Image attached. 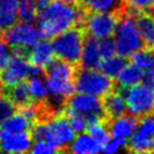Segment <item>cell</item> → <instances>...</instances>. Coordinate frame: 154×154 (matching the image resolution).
<instances>
[{
    "label": "cell",
    "instance_id": "1",
    "mask_svg": "<svg viewBox=\"0 0 154 154\" xmlns=\"http://www.w3.org/2000/svg\"><path fill=\"white\" fill-rule=\"evenodd\" d=\"M81 4H69L63 0H53L46 8L39 11L37 30L41 38L52 39L74 26L82 27L87 15Z\"/></svg>",
    "mask_w": 154,
    "mask_h": 154
},
{
    "label": "cell",
    "instance_id": "2",
    "mask_svg": "<svg viewBox=\"0 0 154 154\" xmlns=\"http://www.w3.org/2000/svg\"><path fill=\"white\" fill-rule=\"evenodd\" d=\"M33 140H43L55 146L57 152H69L77 133L64 115L51 116L34 124L30 131Z\"/></svg>",
    "mask_w": 154,
    "mask_h": 154
},
{
    "label": "cell",
    "instance_id": "3",
    "mask_svg": "<svg viewBox=\"0 0 154 154\" xmlns=\"http://www.w3.org/2000/svg\"><path fill=\"white\" fill-rule=\"evenodd\" d=\"M115 42L117 54L129 57L133 53L144 47L141 32L136 22V14L126 5L119 14V19L115 29Z\"/></svg>",
    "mask_w": 154,
    "mask_h": 154
},
{
    "label": "cell",
    "instance_id": "4",
    "mask_svg": "<svg viewBox=\"0 0 154 154\" xmlns=\"http://www.w3.org/2000/svg\"><path fill=\"white\" fill-rule=\"evenodd\" d=\"M85 39L86 33L80 26H74L59 34L51 42L55 57L78 65L81 59Z\"/></svg>",
    "mask_w": 154,
    "mask_h": 154
},
{
    "label": "cell",
    "instance_id": "5",
    "mask_svg": "<svg viewBox=\"0 0 154 154\" xmlns=\"http://www.w3.org/2000/svg\"><path fill=\"white\" fill-rule=\"evenodd\" d=\"M75 92L105 97L116 88L114 79L106 75L99 69H78L74 78Z\"/></svg>",
    "mask_w": 154,
    "mask_h": 154
},
{
    "label": "cell",
    "instance_id": "6",
    "mask_svg": "<svg viewBox=\"0 0 154 154\" xmlns=\"http://www.w3.org/2000/svg\"><path fill=\"white\" fill-rule=\"evenodd\" d=\"M4 41L13 48L14 54L24 55L28 57L30 48L41 38L37 28L34 24L15 23L13 26L0 33Z\"/></svg>",
    "mask_w": 154,
    "mask_h": 154
},
{
    "label": "cell",
    "instance_id": "7",
    "mask_svg": "<svg viewBox=\"0 0 154 154\" xmlns=\"http://www.w3.org/2000/svg\"><path fill=\"white\" fill-rule=\"evenodd\" d=\"M131 115L142 118L154 112V90L144 83H137L129 88L119 89Z\"/></svg>",
    "mask_w": 154,
    "mask_h": 154
},
{
    "label": "cell",
    "instance_id": "8",
    "mask_svg": "<svg viewBox=\"0 0 154 154\" xmlns=\"http://www.w3.org/2000/svg\"><path fill=\"white\" fill-rule=\"evenodd\" d=\"M65 107L85 116L88 125L97 122H108L103 108V103L100 97L89 94H72L66 100Z\"/></svg>",
    "mask_w": 154,
    "mask_h": 154
},
{
    "label": "cell",
    "instance_id": "9",
    "mask_svg": "<svg viewBox=\"0 0 154 154\" xmlns=\"http://www.w3.org/2000/svg\"><path fill=\"white\" fill-rule=\"evenodd\" d=\"M119 15L115 13H87L82 28L87 36L97 39L111 37L115 33Z\"/></svg>",
    "mask_w": 154,
    "mask_h": 154
},
{
    "label": "cell",
    "instance_id": "10",
    "mask_svg": "<svg viewBox=\"0 0 154 154\" xmlns=\"http://www.w3.org/2000/svg\"><path fill=\"white\" fill-rule=\"evenodd\" d=\"M127 150L134 153H154V112L138 122L136 131L127 143Z\"/></svg>",
    "mask_w": 154,
    "mask_h": 154
},
{
    "label": "cell",
    "instance_id": "11",
    "mask_svg": "<svg viewBox=\"0 0 154 154\" xmlns=\"http://www.w3.org/2000/svg\"><path fill=\"white\" fill-rule=\"evenodd\" d=\"M32 63L28 57L24 55L14 54L8 65L0 72V82L5 89L17 85L18 82L25 81L29 77V70Z\"/></svg>",
    "mask_w": 154,
    "mask_h": 154
},
{
    "label": "cell",
    "instance_id": "12",
    "mask_svg": "<svg viewBox=\"0 0 154 154\" xmlns=\"http://www.w3.org/2000/svg\"><path fill=\"white\" fill-rule=\"evenodd\" d=\"M33 145V136L28 131L8 133L0 129V152L26 153Z\"/></svg>",
    "mask_w": 154,
    "mask_h": 154
},
{
    "label": "cell",
    "instance_id": "13",
    "mask_svg": "<svg viewBox=\"0 0 154 154\" xmlns=\"http://www.w3.org/2000/svg\"><path fill=\"white\" fill-rule=\"evenodd\" d=\"M138 118L131 114H124V115L116 117L114 119L107 122L109 133L111 137L116 138H124L129 140L132 135L135 133L137 126H138Z\"/></svg>",
    "mask_w": 154,
    "mask_h": 154
},
{
    "label": "cell",
    "instance_id": "14",
    "mask_svg": "<svg viewBox=\"0 0 154 154\" xmlns=\"http://www.w3.org/2000/svg\"><path fill=\"white\" fill-rule=\"evenodd\" d=\"M28 60L32 64L37 65L44 70L51 64L55 60V54L50 39L39 38L38 42L30 48Z\"/></svg>",
    "mask_w": 154,
    "mask_h": 154
},
{
    "label": "cell",
    "instance_id": "15",
    "mask_svg": "<svg viewBox=\"0 0 154 154\" xmlns=\"http://www.w3.org/2000/svg\"><path fill=\"white\" fill-rule=\"evenodd\" d=\"M101 61L103 59L99 52V39L88 36L85 39L79 64L83 69H99Z\"/></svg>",
    "mask_w": 154,
    "mask_h": 154
},
{
    "label": "cell",
    "instance_id": "16",
    "mask_svg": "<svg viewBox=\"0 0 154 154\" xmlns=\"http://www.w3.org/2000/svg\"><path fill=\"white\" fill-rule=\"evenodd\" d=\"M103 98H105L103 100V108H105L106 117L108 120L114 119L116 117H119V116L126 114L127 105H126V100L120 90L118 91L115 88L110 94H106Z\"/></svg>",
    "mask_w": 154,
    "mask_h": 154
},
{
    "label": "cell",
    "instance_id": "17",
    "mask_svg": "<svg viewBox=\"0 0 154 154\" xmlns=\"http://www.w3.org/2000/svg\"><path fill=\"white\" fill-rule=\"evenodd\" d=\"M77 71V64L57 59L45 69V77H51L63 81H74Z\"/></svg>",
    "mask_w": 154,
    "mask_h": 154
},
{
    "label": "cell",
    "instance_id": "18",
    "mask_svg": "<svg viewBox=\"0 0 154 154\" xmlns=\"http://www.w3.org/2000/svg\"><path fill=\"white\" fill-rule=\"evenodd\" d=\"M103 146L100 145L98 142H96L90 136L88 133H79L75 135L73 142L70 145L69 152L75 154H96L103 152Z\"/></svg>",
    "mask_w": 154,
    "mask_h": 154
},
{
    "label": "cell",
    "instance_id": "19",
    "mask_svg": "<svg viewBox=\"0 0 154 154\" xmlns=\"http://www.w3.org/2000/svg\"><path fill=\"white\" fill-rule=\"evenodd\" d=\"M126 5V0H87L83 7L89 13H115L119 15Z\"/></svg>",
    "mask_w": 154,
    "mask_h": 154
},
{
    "label": "cell",
    "instance_id": "20",
    "mask_svg": "<svg viewBox=\"0 0 154 154\" xmlns=\"http://www.w3.org/2000/svg\"><path fill=\"white\" fill-rule=\"evenodd\" d=\"M20 0H0V33L18 20Z\"/></svg>",
    "mask_w": 154,
    "mask_h": 154
},
{
    "label": "cell",
    "instance_id": "21",
    "mask_svg": "<svg viewBox=\"0 0 154 154\" xmlns=\"http://www.w3.org/2000/svg\"><path fill=\"white\" fill-rule=\"evenodd\" d=\"M143 74H144V70L140 69L133 63H129V64L127 63L116 78L117 87H119V89H125V88L135 86L142 82Z\"/></svg>",
    "mask_w": 154,
    "mask_h": 154
},
{
    "label": "cell",
    "instance_id": "22",
    "mask_svg": "<svg viewBox=\"0 0 154 154\" xmlns=\"http://www.w3.org/2000/svg\"><path fill=\"white\" fill-rule=\"evenodd\" d=\"M34 124L24 114H22L20 111H18V112L16 111L15 114H13L0 125V129L8 133L25 132V131L30 132Z\"/></svg>",
    "mask_w": 154,
    "mask_h": 154
},
{
    "label": "cell",
    "instance_id": "23",
    "mask_svg": "<svg viewBox=\"0 0 154 154\" xmlns=\"http://www.w3.org/2000/svg\"><path fill=\"white\" fill-rule=\"evenodd\" d=\"M27 86H28V90H29V94L33 103H46L47 97H48V91H47L45 74L28 78Z\"/></svg>",
    "mask_w": 154,
    "mask_h": 154
},
{
    "label": "cell",
    "instance_id": "24",
    "mask_svg": "<svg viewBox=\"0 0 154 154\" xmlns=\"http://www.w3.org/2000/svg\"><path fill=\"white\" fill-rule=\"evenodd\" d=\"M6 90L8 91L7 97L13 101V103L17 107V109L25 107V106L33 103L29 90H28V86H27V82H18L17 85L10 87V88H7Z\"/></svg>",
    "mask_w": 154,
    "mask_h": 154
},
{
    "label": "cell",
    "instance_id": "25",
    "mask_svg": "<svg viewBox=\"0 0 154 154\" xmlns=\"http://www.w3.org/2000/svg\"><path fill=\"white\" fill-rule=\"evenodd\" d=\"M136 22L141 32L144 46L154 50V23L146 13H138Z\"/></svg>",
    "mask_w": 154,
    "mask_h": 154
},
{
    "label": "cell",
    "instance_id": "26",
    "mask_svg": "<svg viewBox=\"0 0 154 154\" xmlns=\"http://www.w3.org/2000/svg\"><path fill=\"white\" fill-rule=\"evenodd\" d=\"M126 64H127V57H124L119 54H115L110 57L103 59L100 63L99 70L111 79H116Z\"/></svg>",
    "mask_w": 154,
    "mask_h": 154
},
{
    "label": "cell",
    "instance_id": "27",
    "mask_svg": "<svg viewBox=\"0 0 154 154\" xmlns=\"http://www.w3.org/2000/svg\"><path fill=\"white\" fill-rule=\"evenodd\" d=\"M38 17V10L35 6L34 0H20L18 9V19L22 23L36 24Z\"/></svg>",
    "mask_w": 154,
    "mask_h": 154
},
{
    "label": "cell",
    "instance_id": "28",
    "mask_svg": "<svg viewBox=\"0 0 154 154\" xmlns=\"http://www.w3.org/2000/svg\"><path fill=\"white\" fill-rule=\"evenodd\" d=\"M132 63L142 70H147L154 65V50L143 47L129 56Z\"/></svg>",
    "mask_w": 154,
    "mask_h": 154
},
{
    "label": "cell",
    "instance_id": "29",
    "mask_svg": "<svg viewBox=\"0 0 154 154\" xmlns=\"http://www.w3.org/2000/svg\"><path fill=\"white\" fill-rule=\"evenodd\" d=\"M87 131H88V134L94 141L98 142L99 144L103 146L111 138L107 122H97V123L88 125Z\"/></svg>",
    "mask_w": 154,
    "mask_h": 154
},
{
    "label": "cell",
    "instance_id": "30",
    "mask_svg": "<svg viewBox=\"0 0 154 154\" xmlns=\"http://www.w3.org/2000/svg\"><path fill=\"white\" fill-rule=\"evenodd\" d=\"M65 117L68 118L71 127L75 133H83L88 128V120L81 114H78L75 111L65 107Z\"/></svg>",
    "mask_w": 154,
    "mask_h": 154
},
{
    "label": "cell",
    "instance_id": "31",
    "mask_svg": "<svg viewBox=\"0 0 154 154\" xmlns=\"http://www.w3.org/2000/svg\"><path fill=\"white\" fill-rule=\"evenodd\" d=\"M99 52H100V56H101L103 60L117 54V47H116L115 39L111 38V37L99 39Z\"/></svg>",
    "mask_w": 154,
    "mask_h": 154
},
{
    "label": "cell",
    "instance_id": "32",
    "mask_svg": "<svg viewBox=\"0 0 154 154\" xmlns=\"http://www.w3.org/2000/svg\"><path fill=\"white\" fill-rule=\"evenodd\" d=\"M16 111H17V107L8 97H5V96L1 97L0 98V125Z\"/></svg>",
    "mask_w": 154,
    "mask_h": 154
},
{
    "label": "cell",
    "instance_id": "33",
    "mask_svg": "<svg viewBox=\"0 0 154 154\" xmlns=\"http://www.w3.org/2000/svg\"><path fill=\"white\" fill-rule=\"evenodd\" d=\"M127 140H124V138H116V137H112V140H109V141L103 145V152H106V153H116V152H119L122 150H127Z\"/></svg>",
    "mask_w": 154,
    "mask_h": 154
},
{
    "label": "cell",
    "instance_id": "34",
    "mask_svg": "<svg viewBox=\"0 0 154 154\" xmlns=\"http://www.w3.org/2000/svg\"><path fill=\"white\" fill-rule=\"evenodd\" d=\"M29 152L34 154H53L56 153L57 150H56L55 146L50 144L48 142L43 141V140H37L32 145Z\"/></svg>",
    "mask_w": 154,
    "mask_h": 154
},
{
    "label": "cell",
    "instance_id": "35",
    "mask_svg": "<svg viewBox=\"0 0 154 154\" xmlns=\"http://www.w3.org/2000/svg\"><path fill=\"white\" fill-rule=\"evenodd\" d=\"M126 2L136 13H149L154 9V0H126Z\"/></svg>",
    "mask_w": 154,
    "mask_h": 154
},
{
    "label": "cell",
    "instance_id": "36",
    "mask_svg": "<svg viewBox=\"0 0 154 154\" xmlns=\"http://www.w3.org/2000/svg\"><path fill=\"white\" fill-rule=\"evenodd\" d=\"M142 81L144 85H146L147 87H150L151 89L154 90V65L152 68L145 70V73L143 74Z\"/></svg>",
    "mask_w": 154,
    "mask_h": 154
},
{
    "label": "cell",
    "instance_id": "37",
    "mask_svg": "<svg viewBox=\"0 0 154 154\" xmlns=\"http://www.w3.org/2000/svg\"><path fill=\"white\" fill-rule=\"evenodd\" d=\"M34 1H35V6H36V8H37V10H38L39 13V11H42V10H44V9L46 8L53 0H34Z\"/></svg>",
    "mask_w": 154,
    "mask_h": 154
},
{
    "label": "cell",
    "instance_id": "38",
    "mask_svg": "<svg viewBox=\"0 0 154 154\" xmlns=\"http://www.w3.org/2000/svg\"><path fill=\"white\" fill-rule=\"evenodd\" d=\"M5 91H6V89H5V87L2 86V83L0 82V98H1V97H4V96H5V94H6Z\"/></svg>",
    "mask_w": 154,
    "mask_h": 154
},
{
    "label": "cell",
    "instance_id": "39",
    "mask_svg": "<svg viewBox=\"0 0 154 154\" xmlns=\"http://www.w3.org/2000/svg\"><path fill=\"white\" fill-rule=\"evenodd\" d=\"M147 14V15H149V16H150L151 17V19H152V22L154 23V9H152V10H150V11H149V13H146Z\"/></svg>",
    "mask_w": 154,
    "mask_h": 154
},
{
    "label": "cell",
    "instance_id": "40",
    "mask_svg": "<svg viewBox=\"0 0 154 154\" xmlns=\"http://www.w3.org/2000/svg\"><path fill=\"white\" fill-rule=\"evenodd\" d=\"M65 2H69V4H78L79 2V0H63Z\"/></svg>",
    "mask_w": 154,
    "mask_h": 154
},
{
    "label": "cell",
    "instance_id": "41",
    "mask_svg": "<svg viewBox=\"0 0 154 154\" xmlns=\"http://www.w3.org/2000/svg\"><path fill=\"white\" fill-rule=\"evenodd\" d=\"M86 1H87V0H79V4H81L82 6H83V5L86 4Z\"/></svg>",
    "mask_w": 154,
    "mask_h": 154
}]
</instances>
